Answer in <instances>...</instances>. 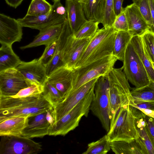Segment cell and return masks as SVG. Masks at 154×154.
<instances>
[{"instance_id":"obj_3","label":"cell","mask_w":154,"mask_h":154,"mask_svg":"<svg viewBox=\"0 0 154 154\" xmlns=\"http://www.w3.org/2000/svg\"><path fill=\"white\" fill-rule=\"evenodd\" d=\"M116 31L112 26L99 29L91 38L74 69L113 54Z\"/></svg>"},{"instance_id":"obj_4","label":"cell","mask_w":154,"mask_h":154,"mask_svg":"<svg viewBox=\"0 0 154 154\" xmlns=\"http://www.w3.org/2000/svg\"><path fill=\"white\" fill-rule=\"evenodd\" d=\"M94 87L68 113L51 126L49 135L65 136L79 126L83 116H88L94 97Z\"/></svg>"},{"instance_id":"obj_47","label":"cell","mask_w":154,"mask_h":154,"mask_svg":"<svg viewBox=\"0 0 154 154\" xmlns=\"http://www.w3.org/2000/svg\"><path fill=\"white\" fill-rule=\"evenodd\" d=\"M53 2H56L57 1H58L59 0H51Z\"/></svg>"},{"instance_id":"obj_14","label":"cell","mask_w":154,"mask_h":154,"mask_svg":"<svg viewBox=\"0 0 154 154\" xmlns=\"http://www.w3.org/2000/svg\"><path fill=\"white\" fill-rule=\"evenodd\" d=\"M23 27L17 19L4 14H0V43L12 46L20 42L23 35Z\"/></svg>"},{"instance_id":"obj_39","label":"cell","mask_w":154,"mask_h":154,"mask_svg":"<svg viewBox=\"0 0 154 154\" xmlns=\"http://www.w3.org/2000/svg\"><path fill=\"white\" fill-rule=\"evenodd\" d=\"M112 26L116 31H128V27L124 9L116 16Z\"/></svg>"},{"instance_id":"obj_15","label":"cell","mask_w":154,"mask_h":154,"mask_svg":"<svg viewBox=\"0 0 154 154\" xmlns=\"http://www.w3.org/2000/svg\"><path fill=\"white\" fill-rule=\"evenodd\" d=\"M23 76L29 86L36 85L44 86L47 79L46 68L38 59L22 61L16 68Z\"/></svg>"},{"instance_id":"obj_36","label":"cell","mask_w":154,"mask_h":154,"mask_svg":"<svg viewBox=\"0 0 154 154\" xmlns=\"http://www.w3.org/2000/svg\"><path fill=\"white\" fill-rule=\"evenodd\" d=\"M116 17L113 0H106L103 20L102 23L103 27L107 28L112 26Z\"/></svg>"},{"instance_id":"obj_40","label":"cell","mask_w":154,"mask_h":154,"mask_svg":"<svg viewBox=\"0 0 154 154\" xmlns=\"http://www.w3.org/2000/svg\"><path fill=\"white\" fill-rule=\"evenodd\" d=\"M143 117L154 140V118L149 116L144 113Z\"/></svg>"},{"instance_id":"obj_44","label":"cell","mask_w":154,"mask_h":154,"mask_svg":"<svg viewBox=\"0 0 154 154\" xmlns=\"http://www.w3.org/2000/svg\"><path fill=\"white\" fill-rule=\"evenodd\" d=\"M149 2L152 23V28L151 31L154 33V0H149Z\"/></svg>"},{"instance_id":"obj_16","label":"cell","mask_w":154,"mask_h":154,"mask_svg":"<svg viewBox=\"0 0 154 154\" xmlns=\"http://www.w3.org/2000/svg\"><path fill=\"white\" fill-rule=\"evenodd\" d=\"M74 72V69L63 66L52 72L47 80L57 89L64 99L72 89Z\"/></svg>"},{"instance_id":"obj_41","label":"cell","mask_w":154,"mask_h":154,"mask_svg":"<svg viewBox=\"0 0 154 154\" xmlns=\"http://www.w3.org/2000/svg\"><path fill=\"white\" fill-rule=\"evenodd\" d=\"M131 105L137 109H148L154 111V101H146Z\"/></svg>"},{"instance_id":"obj_43","label":"cell","mask_w":154,"mask_h":154,"mask_svg":"<svg viewBox=\"0 0 154 154\" xmlns=\"http://www.w3.org/2000/svg\"><path fill=\"white\" fill-rule=\"evenodd\" d=\"M24 0H5L6 3L9 6L16 8Z\"/></svg>"},{"instance_id":"obj_46","label":"cell","mask_w":154,"mask_h":154,"mask_svg":"<svg viewBox=\"0 0 154 154\" xmlns=\"http://www.w3.org/2000/svg\"><path fill=\"white\" fill-rule=\"evenodd\" d=\"M152 67H153L154 70V63L152 62Z\"/></svg>"},{"instance_id":"obj_19","label":"cell","mask_w":154,"mask_h":154,"mask_svg":"<svg viewBox=\"0 0 154 154\" xmlns=\"http://www.w3.org/2000/svg\"><path fill=\"white\" fill-rule=\"evenodd\" d=\"M65 7L69 24L73 34L88 20L79 0H66Z\"/></svg>"},{"instance_id":"obj_35","label":"cell","mask_w":154,"mask_h":154,"mask_svg":"<svg viewBox=\"0 0 154 154\" xmlns=\"http://www.w3.org/2000/svg\"><path fill=\"white\" fill-rule=\"evenodd\" d=\"M132 1L138 7L149 26V30L151 31L152 28V23L149 0H132Z\"/></svg>"},{"instance_id":"obj_23","label":"cell","mask_w":154,"mask_h":154,"mask_svg":"<svg viewBox=\"0 0 154 154\" xmlns=\"http://www.w3.org/2000/svg\"><path fill=\"white\" fill-rule=\"evenodd\" d=\"M131 106L135 116L138 137L145 146L148 154H154V140L143 118V113L138 109Z\"/></svg>"},{"instance_id":"obj_27","label":"cell","mask_w":154,"mask_h":154,"mask_svg":"<svg viewBox=\"0 0 154 154\" xmlns=\"http://www.w3.org/2000/svg\"><path fill=\"white\" fill-rule=\"evenodd\" d=\"M133 34L130 31H116L113 47V55L118 60L123 61L127 46Z\"/></svg>"},{"instance_id":"obj_29","label":"cell","mask_w":154,"mask_h":154,"mask_svg":"<svg viewBox=\"0 0 154 154\" xmlns=\"http://www.w3.org/2000/svg\"><path fill=\"white\" fill-rule=\"evenodd\" d=\"M131 41L144 66L150 80L154 82V70L152 62L145 52L140 36H133Z\"/></svg>"},{"instance_id":"obj_10","label":"cell","mask_w":154,"mask_h":154,"mask_svg":"<svg viewBox=\"0 0 154 154\" xmlns=\"http://www.w3.org/2000/svg\"><path fill=\"white\" fill-rule=\"evenodd\" d=\"M0 137V154H35L42 150V145L30 138L22 136Z\"/></svg>"},{"instance_id":"obj_9","label":"cell","mask_w":154,"mask_h":154,"mask_svg":"<svg viewBox=\"0 0 154 154\" xmlns=\"http://www.w3.org/2000/svg\"><path fill=\"white\" fill-rule=\"evenodd\" d=\"M67 19L66 9L60 0L54 2L51 10L46 14L37 16L26 15L23 18L17 19L23 27L39 31L56 23L64 22Z\"/></svg>"},{"instance_id":"obj_26","label":"cell","mask_w":154,"mask_h":154,"mask_svg":"<svg viewBox=\"0 0 154 154\" xmlns=\"http://www.w3.org/2000/svg\"><path fill=\"white\" fill-rule=\"evenodd\" d=\"M21 61L14 52L12 46L1 45L0 48V72L16 68Z\"/></svg>"},{"instance_id":"obj_33","label":"cell","mask_w":154,"mask_h":154,"mask_svg":"<svg viewBox=\"0 0 154 154\" xmlns=\"http://www.w3.org/2000/svg\"><path fill=\"white\" fill-rule=\"evenodd\" d=\"M140 36L146 54L154 63V33L148 29Z\"/></svg>"},{"instance_id":"obj_17","label":"cell","mask_w":154,"mask_h":154,"mask_svg":"<svg viewBox=\"0 0 154 154\" xmlns=\"http://www.w3.org/2000/svg\"><path fill=\"white\" fill-rule=\"evenodd\" d=\"M48 110L28 117V125L23 130L22 136L31 138L48 135L51 124L47 117Z\"/></svg>"},{"instance_id":"obj_12","label":"cell","mask_w":154,"mask_h":154,"mask_svg":"<svg viewBox=\"0 0 154 154\" xmlns=\"http://www.w3.org/2000/svg\"><path fill=\"white\" fill-rule=\"evenodd\" d=\"M29 86L23 76L16 68L0 72V96H13Z\"/></svg>"},{"instance_id":"obj_32","label":"cell","mask_w":154,"mask_h":154,"mask_svg":"<svg viewBox=\"0 0 154 154\" xmlns=\"http://www.w3.org/2000/svg\"><path fill=\"white\" fill-rule=\"evenodd\" d=\"M99 23L97 22L88 20L75 33L72 34L77 39L91 38L99 29Z\"/></svg>"},{"instance_id":"obj_1","label":"cell","mask_w":154,"mask_h":154,"mask_svg":"<svg viewBox=\"0 0 154 154\" xmlns=\"http://www.w3.org/2000/svg\"><path fill=\"white\" fill-rule=\"evenodd\" d=\"M53 108L42 93L21 98L0 96V122L14 117H29Z\"/></svg>"},{"instance_id":"obj_24","label":"cell","mask_w":154,"mask_h":154,"mask_svg":"<svg viewBox=\"0 0 154 154\" xmlns=\"http://www.w3.org/2000/svg\"><path fill=\"white\" fill-rule=\"evenodd\" d=\"M28 117H17L0 122V136H21L28 125Z\"/></svg>"},{"instance_id":"obj_45","label":"cell","mask_w":154,"mask_h":154,"mask_svg":"<svg viewBox=\"0 0 154 154\" xmlns=\"http://www.w3.org/2000/svg\"><path fill=\"white\" fill-rule=\"evenodd\" d=\"M146 115L154 118V111L148 109L139 108L138 109Z\"/></svg>"},{"instance_id":"obj_30","label":"cell","mask_w":154,"mask_h":154,"mask_svg":"<svg viewBox=\"0 0 154 154\" xmlns=\"http://www.w3.org/2000/svg\"><path fill=\"white\" fill-rule=\"evenodd\" d=\"M111 149V142L106 134L97 140L89 143L82 154H106Z\"/></svg>"},{"instance_id":"obj_13","label":"cell","mask_w":154,"mask_h":154,"mask_svg":"<svg viewBox=\"0 0 154 154\" xmlns=\"http://www.w3.org/2000/svg\"><path fill=\"white\" fill-rule=\"evenodd\" d=\"M91 38L77 39L73 36L72 33L68 36L63 55V61L65 66L74 69Z\"/></svg>"},{"instance_id":"obj_2","label":"cell","mask_w":154,"mask_h":154,"mask_svg":"<svg viewBox=\"0 0 154 154\" xmlns=\"http://www.w3.org/2000/svg\"><path fill=\"white\" fill-rule=\"evenodd\" d=\"M109 90L110 126L120 108L133 104L130 86L122 67L112 68L107 75Z\"/></svg>"},{"instance_id":"obj_42","label":"cell","mask_w":154,"mask_h":154,"mask_svg":"<svg viewBox=\"0 0 154 154\" xmlns=\"http://www.w3.org/2000/svg\"><path fill=\"white\" fill-rule=\"evenodd\" d=\"M123 0H113L114 9L116 16L120 14L123 11L122 3Z\"/></svg>"},{"instance_id":"obj_37","label":"cell","mask_w":154,"mask_h":154,"mask_svg":"<svg viewBox=\"0 0 154 154\" xmlns=\"http://www.w3.org/2000/svg\"><path fill=\"white\" fill-rule=\"evenodd\" d=\"M57 39L45 45V50L42 55L38 59L45 67L53 59L57 45Z\"/></svg>"},{"instance_id":"obj_8","label":"cell","mask_w":154,"mask_h":154,"mask_svg":"<svg viewBox=\"0 0 154 154\" xmlns=\"http://www.w3.org/2000/svg\"><path fill=\"white\" fill-rule=\"evenodd\" d=\"M123 62V70L128 80L135 88L149 83L150 79L146 70L131 41L126 48Z\"/></svg>"},{"instance_id":"obj_38","label":"cell","mask_w":154,"mask_h":154,"mask_svg":"<svg viewBox=\"0 0 154 154\" xmlns=\"http://www.w3.org/2000/svg\"><path fill=\"white\" fill-rule=\"evenodd\" d=\"M44 86L32 85L20 90L14 97H25L38 96L42 93Z\"/></svg>"},{"instance_id":"obj_34","label":"cell","mask_w":154,"mask_h":154,"mask_svg":"<svg viewBox=\"0 0 154 154\" xmlns=\"http://www.w3.org/2000/svg\"><path fill=\"white\" fill-rule=\"evenodd\" d=\"M42 94L54 107L63 99L57 89L47 80L44 86Z\"/></svg>"},{"instance_id":"obj_5","label":"cell","mask_w":154,"mask_h":154,"mask_svg":"<svg viewBox=\"0 0 154 154\" xmlns=\"http://www.w3.org/2000/svg\"><path fill=\"white\" fill-rule=\"evenodd\" d=\"M107 135L111 142L129 141L138 137L135 116L131 105L120 108Z\"/></svg>"},{"instance_id":"obj_28","label":"cell","mask_w":154,"mask_h":154,"mask_svg":"<svg viewBox=\"0 0 154 154\" xmlns=\"http://www.w3.org/2000/svg\"><path fill=\"white\" fill-rule=\"evenodd\" d=\"M130 94L133 99V104L146 101H154V82L150 80L145 86L133 88L130 91Z\"/></svg>"},{"instance_id":"obj_20","label":"cell","mask_w":154,"mask_h":154,"mask_svg":"<svg viewBox=\"0 0 154 154\" xmlns=\"http://www.w3.org/2000/svg\"><path fill=\"white\" fill-rule=\"evenodd\" d=\"M72 33L67 19L64 23L62 31L57 39L54 57L45 67L47 77L57 69L65 66L62 60L63 49L68 37Z\"/></svg>"},{"instance_id":"obj_25","label":"cell","mask_w":154,"mask_h":154,"mask_svg":"<svg viewBox=\"0 0 154 154\" xmlns=\"http://www.w3.org/2000/svg\"><path fill=\"white\" fill-rule=\"evenodd\" d=\"M86 18L102 23L106 0H79Z\"/></svg>"},{"instance_id":"obj_11","label":"cell","mask_w":154,"mask_h":154,"mask_svg":"<svg viewBox=\"0 0 154 154\" xmlns=\"http://www.w3.org/2000/svg\"><path fill=\"white\" fill-rule=\"evenodd\" d=\"M99 77L96 78L75 90L69 92L62 101L54 107V122L68 113L85 97L89 91L95 86Z\"/></svg>"},{"instance_id":"obj_21","label":"cell","mask_w":154,"mask_h":154,"mask_svg":"<svg viewBox=\"0 0 154 154\" xmlns=\"http://www.w3.org/2000/svg\"><path fill=\"white\" fill-rule=\"evenodd\" d=\"M64 22L56 23L39 31L32 42L20 47V49L23 50L41 45L45 46L57 40L61 33Z\"/></svg>"},{"instance_id":"obj_18","label":"cell","mask_w":154,"mask_h":154,"mask_svg":"<svg viewBox=\"0 0 154 154\" xmlns=\"http://www.w3.org/2000/svg\"><path fill=\"white\" fill-rule=\"evenodd\" d=\"M128 22V30L134 36H140L149 27L138 7L134 3L124 8Z\"/></svg>"},{"instance_id":"obj_22","label":"cell","mask_w":154,"mask_h":154,"mask_svg":"<svg viewBox=\"0 0 154 154\" xmlns=\"http://www.w3.org/2000/svg\"><path fill=\"white\" fill-rule=\"evenodd\" d=\"M111 148L116 154H148L145 146L139 137L131 141L111 142Z\"/></svg>"},{"instance_id":"obj_31","label":"cell","mask_w":154,"mask_h":154,"mask_svg":"<svg viewBox=\"0 0 154 154\" xmlns=\"http://www.w3.org/2000/svg\"><path fill=\"white\" fill-rule=\"evenodd\" d=\"M52 6L46 0H32L26 15L37 16L44 15L51 11Z\"/></svg>"},{"instance_id":"obj_7","label":"cell","mask_w":154,"mask_h":154,"mask_svg":"<svg viewBox=\"0 0 154 154\" xmlns=\"http://www.w3.org/2000/svg\"><path fill=\"white\" fill-rule=\"evenodd\" d=\"M94 90V97L90 109L99 119L103 128L108 132L110 126V107L109 86L107 75L101 76L98 79Z\"/></svg>"},{"instance_id":"obj_6","label":"cell","mask_w":154,"mask_h":154,"mask_svg":"<svg viewBox=\"0 0 154 154\" xmlns=\"http://www.w3.org/2000/svg\"><path fill=\"white\" fill-rule=\"evenodd\" d=\"M118 60L113 54L74 69L73 87L70 92L96 78L106 76Z\"/></svg>"}]
</instances>
